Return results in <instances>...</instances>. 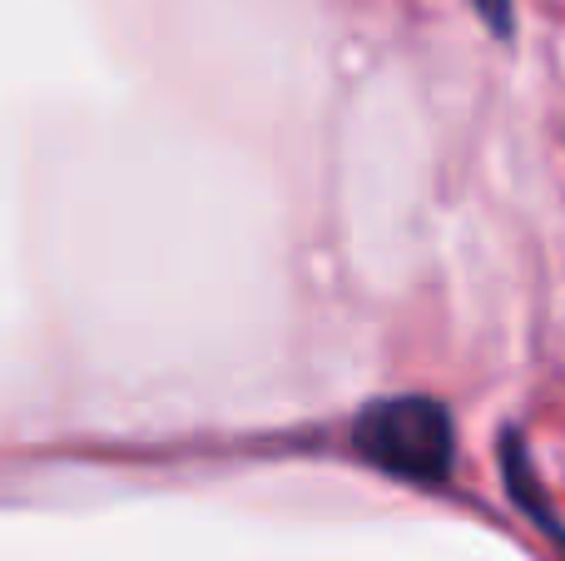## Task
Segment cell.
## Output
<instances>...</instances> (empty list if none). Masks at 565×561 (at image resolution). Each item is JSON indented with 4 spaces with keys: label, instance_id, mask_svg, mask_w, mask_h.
I'll use <instances>...</instances> for the list:
<instances>
[{
    "label": "cell",
    "instance_id": "6da1fadb",
    "mask_svg": "<svg viewBox=\"0 0 565 561\" xmlns=\"http://www.w3.org/2000/svg\"><path fill=\"white\" fill-rule=\"evenodd\" d=\"M352 443L372 467L407 483H447L457 463L451 413L437 398H387L372 403L352 427Z\"/></svg>",
    "mask_w": 565,
    "mask_h": 561
},
{
    "label": "cell",
    "instance_id": "7a4b0ae2",
    "mask_svg": "<svg viewBox=\"0 0 565 561\" xmlns=\"http://www.w3.org/2000/svg\"><path fill=\"white\" fill-rule=\"evenodd\" d=\"M501 467H507V487H511V497H516V507L531 517V522L541 527V532L551 537V542L565 552V527L556 522V512H551V502L541 497V483H536V467H531V457H526V447H521V437L516 433H507L501 437Z\"/></svg>",
    "mask_w": 565,
    "mask_h": 561
},
{
    "label": "cell",
    "instance_id": "3957f363",
    "mask_svg": "<svg viewBox=\"0 0 565 561\" xmlns=\"http://www.w3.org/2000/svg\"><path fill=\"white\" fill-rule=\"evenodd\" d=\"M477 6V15L487 20L497 35H511V0H471Z\"/></svg>",
    "mask_w": 565,
    "mask_h": 561
}]
</instances>
